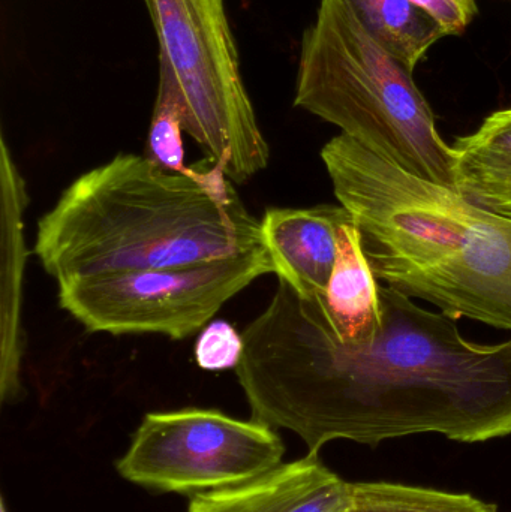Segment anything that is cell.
I'll use <instances>...</instances> for the list:
<instances>
[{"mask_svg":"<svg viewBox=\"0 0 511 512\" xmlns=\"http://www.w3.org/2000/svg\"><path fill=\"white\" fill-rule=\"evenodd\" d=\"M236 369L252 418L299 436L308 454L333 441L377 447L437 433L477 444L511 436V339L485 345L458 319L380 283V310L348 337L317 298L279 280L242 333Z\"/></svg>","mask_w":511,"mask_h":512,"instance_id":"obj_1","label":"cell"},{"mask_svg":"<svg viewBox=\"0 0 511 512\" xmlns=\"http://www.w3.org/2000/svg\"><path fill=\"white\" fill-rule=\"evenodd\" d=\"M221 168L168 171L119 153L81 174L39 219L35 255L56 282L249 254L258 221Z\"/></svg>","mask_w":511,"mask_h":512,"instance_id":"obj_2","label":"cell"},{"mask_svg":"<svg viewBox=\"0 0 511 512\" xmlns=\"http://www.w3.org/2000/svg\"><path fill=\"white\" fill-rule=\"evenodd\" d=\"M372 273L455 319L511 331V221L341 134L321 150Z\"/></svg>","mask_w":511,"mask_h":512,"instance_id":"obj_3","label":"cell"},{"mask_svg":"<svg viewBox=\"0 0 511 512\" xmlns=\"http://www.w3.org/2000/svg\"><path fill=\"white\" fill-rule=\"evenodd\" d=\"M294 107L407 173L453 189L452 146L405 68L342 0H320L303 33Z\"/></svg>","mask_w":511,"mask_h":512,"instance_id":"obj_4","label":"cell"},{"mask_svg":"<svg viewBox=\"0 0 511 512\" xmlns=\"http://www.w3.org/2000/svg\"><path fill=\"white\" fill-rule=\"evenodd\" d=\"M159 45V80L170 86L183 131L225 176L243 185L269 165L240 69L224 0H144Z\"/></svg>","mask_w":511,"mask_h":512,"instance_id":"obj_5","label":"cell"},{"mask_svg":"<svg viewBox=\"0 0 511 512\" xmlns=\"http://www.w3.org/2000/svg\"><path fill=\"white\" fill-rule=\"evenodd\" d=\"M275 273L266 246L249 254L182 265L116 271L57 283L59 306L89 333L161 334L185 340L234 295Z\"/></svg>","mask_w":511,"mask_h":512,"instance_id":"obj_6","label":"cell"},{"mask_svg":"<svg viewBox=\"0 0 511 512\" xmlns=\"http://www.w3.org/2000/svg\"><path fill=\"white\" fill-rule=\"evenodd\" d=\"M284 454V441L267 424L186 408L144 415L116 469L149 492L194 498L254 480L281 465Z\"/></svg>","mask_w":511,"mask_h":512,"instance_id":"obj_7","label":"cell"},{"mask_svg":"<svg viewBox=\"0 0 511 512\" xmlns=\"http://www.w3.org/2000/svg\"><path fill=\"white\" fill-rule=\"evenodd\" d=\"M350 218L341 204L267 210L261 234L278 279L300 297H324L338 261L339 230Z\"/></svg>","mask_w":511,"mask_h":512,"instance_id":"obj_8","label":"cell"},{"mask_svg":"<svg viewBox=\"0 0 511 512\" xmlns=\"http://www.w3.org/2000/svg\"><path fill=\"white\" fill-rule=\"evenodd\" d=\"M350 505L351 483L308 454L246 483L194 496L188 512H347Z\"/></svg>","mask_w":511,"mask_h":512,"instance_id":"obj_9","label":"cell"},{"mask_svg":"<svg viewBox=\"0 0 511 512\" xmlns=\"http://www.w3.org/2000/svg\"><path fill=\"white\" fill-rule=\"evenodd\" d=\"M23 177L2 138V360L0 394L5 403L20 399L24 357L23 276L26 267L23 216L27 207Z\"/></svg>","mask_w":511,"mask_h":512,"instance_id":"obj_10","label":"cell"},{"mask_svg":"<svg viewBox=\"0 0 511 512\" xmlns=\"http://www.w3.org/2000/svg\"><path fill=\"white\" fill-rule=\"evenodd\" d=\"M453 191L511 221V108L495 111L452 144Z\"/></svg>","mask_w":511,"mask_h":512,"instance_id":"obj_11","label":"cell"},{"mask_svg":"<svg viewBox=\"0 0 511 512\" xmlns=\"http://www.w3.org/2000/svg\"><path fill=\"white\" fill-rule=\"evenodd\" d=\"M380 280L372 273L353 218L339 230V254L324 297H317L338 337L356 333L380 310Z\"/></svg>","mask_w":511,"mask_h":512,"instance_id":"obj_12","label":"cell"},{"mask_svg":"<svg viewBox=\"0 0 511 512\" xmlns=\"http://www.w3.org/2000/svg\"><path fill=\"white\" fill-rule=\"evenodd\" d=\"M365 29L405 68L416 71L431 48L446 38L444 27L413 0H342Z\"/></svg>","mask_w":511,"mask_h":512,"instance_id":"obj_13","label":"cell"},{"mask_svg":"<svg viewBox=\"0 0 511 512\" xmlns=\"http://www.w3.org/2000/svg\"><path fill=\"white\" fill-rule=\"evenodd\" d=\"M347 512H498V508L465 493L395 483H351Z\"/></svg>","mask_w":511,"mask_h":512,"instance_id":"obj_14","label":"cell"},{"mask_svg":"<svg viewBox=\"0 0 511 512\" xmlns=\"http://www.w3.org/2000/svg\"><path fill=\"white\" fill-rule=\"evenodd\" d=\"M183 123L176 96L168 84L159 80L155 108L149 131V156L159 167L168 171H185Z\"/></svg>","mask_w":511,"mask_h":512,"instance_id":"obj_15","label":"cell"},{"mask_svg":"<svg viewBox=\"0 0 511 512\" xmlns=\"http://www.w3.org/2000/svg\"><path fill=\"white\" fill-rule=\"evenodd\" d=\"M245 342L242 334L227 321H213L201 330L195 343V361L207 372L237 369Z\"/></svg>","mask_w":511,"mask_h":512,"instance_id":"obj_16","label":"cell"},{"mask_svg":"<svg viewBox=\"0 0 511 512\" xmlns=\"http://www.w3.org/2000/svg\"><path fill=\"white\" fill-rule=\"evenodd\" d=\"M431 14L449 36H458L467 30L479 12V0H413Z\"/></svg>","mask_w":511,"mask_h":512,"instance_id":"obj_17","label":"cell"},{"mask_svg":"<svg viewBox=\"0 0 511 512\" xmlns=\"http://www.w3.org/2000/svg\"><path fill=\"white\" fill-rule=\"evenodd\" d=\"M2 512H6L5 504H2Z\"/></svg>","mask_w":511,"mask_h":512,"instance_id":"obj_18","label":"cell"}]
</instances>
